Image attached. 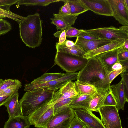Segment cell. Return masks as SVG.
Segmentation results:
<instances>
[{
    "mask_svg": "<svg viewBox=\"0 0 128 128\" xmlns=\"http://www.w3.org/2000/svg\"><path fill=\"white\" fill-rule=\"evenodd\" d=\"M43 22L40 14L36 12L24 17L19 23L20 36L27 46L34 49L41 45Z\"/></svg>",
    "mask_w": 128,
    "mask_h": 128,
    "instance_id": "obj_1",
    "label": "cell"
},
{
    "mask_svg": "<svg viewBox=\"0 0 128 128\" xmlns=\"http://www.w3.org/2000/svg\"><path fill=\"white\" fill-rule=\"evenodd\" d=\"M55 92L46 89L26 92L19 102L22 115L27 116L41 106L49 103Z\"/></svg>",
    "mask_w": 128,
    "mask_h": 128,
    "instance_id": "obj_2",
    "label": "cell"
},
{
    "mask_svg": "<svg viewBox=\"0 0 128 128\" xmlns=\"http://www.w3.org/2000/svg\"><path fill=\"white\" fill-rule=\"evenodd\" d=\"M88 59L86 66L78 72L77 80L93 84L102 80L109 72L98 58Z\"/></svg>",
    "mask_w": 128,
    "mask_h": 128,
    "instance_id": "obj_3",
    "label": "cell"
},
{
    "mask_svg": "<svg viewBox=\"0 0 128 128\" xmlns=\"http://www.w3.org/2000/svg\"><path fill=\"white\" fill-rule=\"evenodd\" d=\"M88 59L70 54L56 52L54 66L57 65L67 73L80 71L86 66Z\"/></svg>",
    "mask_w": 128,
    "mask_h": 128,
    "instance_id": "obj_4",
    "label": "cell"
},
{
    "mask_svg": "<svg viewBox=\"0 0 128 128\" xmlns=\"http://www.w3.org/2000/svg\"><path fill=\"white\" fill-rule=\"evenodd\" d=\"M54 115L53 104L48 103L41 106L27 117L30 126L45 128Z\"/></svg>",
    "mask_w": 128,
    "mask_h": 128,
    "instance_id": "obj_5",
    "label": "cell"
},
{
    "mask_svg": "<svg viewBox=\"0 0 128 128\" xmlns=\"http://www.w3.org/2000/svg\"><path fill=\"white\" fill-rule=\"evenodd\" d=\"M78 72L70 73H66L62 78L44 84L32 85L30 83L24 86V91H30L38 89H46L53 90L55 92L63 87L68 82L77 79Z\"/></svg>",
    "mask_w": 128,
    "mask_h": 128,
    "instance_id": "obj_6",
    "label": "cell"
},
{
    "mask_svg": "<svg viewBox=\"0 0 128 128\" xmlns=\"http://www.w3.org/2000/svg\"><path fill=\"white\" fill-rule=\"evenodd\" d=\"M105 128H122L118 110L115 106H103L98 111Z\"/></svg>",
    "mask_w": 128,
    "mask_h": 128,
    "instance_id": "obj_7",
    "label": "cell"
},
{
    "mask_svg": "<svg viewBox=\"0 0 128 128\" xmlns=\"http://www.w3.org/2000/svg\"><path fill=\"white\" fill-rule=\"evenodd\" d=\"M100 39L114 40L119 38L128 39V33L113 26L85 30Z\"/></svg>",
    "mask_w": 128,
    "mask_h": 128,
    "instance_id": "obj_8",
    "label": "cell"
},
{
    "mask_svg": "<svg viewBox=\"0 0 128 128\" xmlns=\"http://www.w3.org/2000/svg\"><path fill=\"white\" fill-rule=\"evenodd\" d=\"M75 117L74 110L67 107L54 114L45 128H68Z\"/></svg>",
    "mask_w": 128,
    "mask_h": 128,
    "instance_id": "obj_9",
    "label": "cell"
},
{
    "mask_svg": "<svg viewBox=\"0 0 128 128\" xmlns=\"http://www.w3.org/2000/svg\"><path fill=\"white\" fill-rule=\"evenodd\" d=\"M88 10L99 15L112 16L113 13L108 0H80Z\"/></svg>",
    "mask_w": 128,
    "mask_h": 128,
    "instance_id": "obj_10",
    "label": "cell"
},
{
    "mask_svg": "<svg viewBox=\"0 0 128 128\" xmlns=\"http://www.w3.org/2000/svg\"><path fill=\"white\" fill-rule=\"evenodd\" d=\"M112 10V16L123 26H128V9L124 0H108Z\"/></svg>",
    "mask_w": 128,
    "mask_h": 128,
    "instance_id": "obj_11",
    "label": "cell"
},
{
    "mask_svg": "<svg viewBox=\"0 0 128 128\" xmlns=\"http://www.w3.org/2000/svg\"><path fill=\"white\" fill-rule=\"evenodd\" d=\"M75 116L93 128H105L101 120L88 109L74 110Z\"/></svg>",
    "mask_w": 128,
    "mask_h": 128,
    "instance_id": "obj_12",
    "label": "cell"
},
{
    "mask_svg": "<svg viewBox=\"0 0 128 128\" xmlns=\"http://www.w3.org/2000/svg\"><path fill=\"white\" fill-rule=\"evenodd\" d=\"M80 95L76 90L75 82L70 81L59 90L54 93L51 100L48 103L53 105L64 99Z\"/></svg>",
    "mask_w": 128,
    "mask_h": 128,
    "instance_id": "obj_13",
    "label": "cell"
},
{
    "mask_svg": "<svg viewBox=\"0 0 128 128\" xmlns=\"http://www.w3.org/2000/svg\"><path fill=\"white\" fill-rule=\"evenodd\" d=\"M126 40L122 38L118 39L96 49L86 53L83 57L87 59L96 58L105 52L119 48L124 44Z\"/></svg>",
    "mask_w": 128,
    "mask_h": 128,
    "instance_id": "obj_14",
    "label": "cell"
},
{
    "mask_svg": "<svg viewBox=\"0 0 128 128\" xmlns=\"http://www.w3.org/2000/svg\"><path fill=\"white\" fill-rule=\"evenodd\" d=\"M110 90L116 102L118 110H124L125 104L128 102L125 96L122 79L118 84L110 86Z\"/></svg>",
    "mask_w": 128,
    "mask_h": 128,
    "instance_id": "obj_15",
    "label": "cell"
},
{
    "mask_svg": "<svg viewBox=\"0 0 128 128\" xmlns=\"http://www.w3.org/2000/svg\"><path fill=\"white\" fill-rule=\"evenodd\" d=\"M114 41L104 39L85 40L77 37L74 43L86 53L96 49Z\"/></svg>",
    "mask_w": 128,
    "mask_h": 128,
    "instance_id": "obj_16",
    "label": "cell"
},
{
    "mask_svg": "<svg viewBox=\"0 0 128 128\" xmlns=\"http://www.w3.org/2000/svg\"><path fill=\"white\" fill-rule=\"evenodd\" d=\"M54 17L50 18L52 24L56 26L57 30H62L72 26L75 24L77 16L72 15H61L54 14Z\"/></svg>",
    "mask_w": 128,
    "mask_h": 128,
    "instance_id": "obj_17",
    "label": "cell"
},
{
    "mask_svg": "<svg viewBox=\"0 0 128 128\" xmlns=\"http://www.w3.org/2000/svg\"><path fill=\"white\" fill-rule=\"evenodd\" d=\"M18 91L16 92L4 104L7 108L9 118L22 115L20 106L18 101Z\"/></svg>",
    "mask_w": 128,
    "mask_h": 128,
    "instance_id": "obj_18",
    "label": "cell"
},
{
    "mask_svg": "<svg viewBox=\"0 0 128 128\" xmlns=\"http://www.w3.org/2000/svg\"><path fill=\"white\" fill-rule=\"evenodd\" d=\"M110 90L97 88L96 91L92 95L88 110L92 112H98L100 108L103 106L104 99Z\"/></svg>",
    "mask_w": 128,
    "mask_h": 128,
    "instance_id": "obj_19",
    "label": "cell"
},
{
    "mask_svg": "<svg viewBox=\"0 0 128 128\" xmlns=\"http://www.w3.org/2000/svg\"><path fill=\"white\" fill-rule=\"evenodd\" d=\"M118 49L112 50L103 53L96 58H98L109 73L112 71V68L118 62Z\"/></svg>",
    "mask_w": 128,
    "mask_h": 128,
    "instance_id": "obj_20",
    "label": "cell"
},
{
    "mask_svg": "<svg viewBox=\"0 0 128 128\" xmlns=\"http://www.w3.org/2000/svg\"><path fill=\"white\" fill-rule=\"evenodd\" d=\"M125 72L127 73L126 69L124 68L118 70L112 71L109 72L102 80L95 83L93 85L97 88L110 90V84L112 81L119 75Z\"/></svg>",
    "mask_w": 128,
    "mask_h": 128,
    "instance_id": "obj_21",
    "label": "cell"
},
{
    "mask_svg": "<svg viewBox=\"0 0 128 128\" xmlns=\"http://www.w3.org/2000/svg\"><path fill=\"white\" fill-rule=\"evenodd\" d=\"M94 94L89 95H80L74 97L68 106L74 110H88L90 102Z\"/></svg>",
    "mask_w": 128,
    "mask_h": 128,
    "instance_id": "obj_22",
    "label": "cell"
},
{
    "mask_svg": "<svg viewBox=\"0 0 128 128\" xmlns=\"http://www.w3.org/2000/svg\"><path fill=\"white\" fill-rule=\"evenodd\" d=\"M30 126L27 116L20 115L9 118L4 128H29Z\"/></svg>",
    "mask_w": 128,
    "mask_h": 128,
    "instance_id": "obj_23",
    "label": "cell"
},
{
    "mask_svg": "<svg viewBox=\"0 0 128 128\" xmlns=\"http://www.w3.org/2000/svg\"><path fill=\"white\" fill-rule=\"evenodd\" d=\"M74 82L76 90L80 95H92L97 90V88L93 84L78 80Z\"/></svg>",
    "mask_w": 128,
    "mask_h": 128,
    "instance_id": "obj_24",
    "label": "cell"
},
{
    "mask_svg": "<svg viewBox=\"0 0 128 128\" xmlns=\"http://www.w3.org/2000/svg\"><path fill=\"white\" fill-rule=\"evenodd\" d=\"M56 48L57 52H66L81 57H83L86 53L80 47L76 44L72 47H68L64 45H59L58 42H56Z\"/></svg>",
    "mask_w": 128,
    "mask_h": 128,
    "instance_id": "obj_25",
    "label": "cell"
},
{
    "mask_svg": "<svg viewBox=\"0 0 128 128\" xmlns=\"http://www.w3.org/2000/svg\"><path fill=\"white\" fill-rule=\"evenodd\" d=\"M65 74L57 73H44L30 84L32 85L44 84L60 78L64 76Z\"/></svg>",
    "mask_w": 128,
    "mask_h": 128,
    "instance_id": "obj_26",
    "label": "cell"
},
{
    "mask_svg": "<svg viewBox=\"0 0 128 128\" xmlns=\"http://www.w3.org/2000/svg\"><path fill=\"white\" fill-rule=\"evenodd\" d=\"M70 8L71 14L76 16L88 10L80 0H67Z\"/></svg>",
    "mask_w": 128,
    "mask_h": 128,
    "instance_id": "obj_27",
    "label": "cell"
},
{
    "mask_svg": "<svg viewBox=\"0 0 128 128\" xmlns=\"http://www.w3.org/2000/svg\"><path fill=\"white\" fill-rule=\"evenodd\" d=\"M62 0H19L16 4L19 5L26 6H46L50 4L58 2Z\"/></svg>",
    "mask_w": 128,
    "mask_h": 128,
    "instance_id": "obj_28",
    "label": "cell"
},
{
    "mask_svg": "<svg viewBox=\"0 0 128 128\" xmlns=\"http://www.w3.org/2000/svg\"><path fill=\"white\" fill-rule=\"evenodd\" d=\"M24 17L0 8V18H7L16 21L19 24Z\"/></svg>",
    "mask_w": 128,
    "mask_h": 128,
    "instance_id": "obj_29",
    "label": "cell"
},
{
    "mask_svg": "<svg viewBox=\"0 0 128 128\" xmlns=\"http://www.w3.org/2000/svg\"><path fill=\"white\" fill-rule=\"evenodd\" d=\"M73 98L62 100L53 105L54 115L66 108L73 99Z\"/></svg>",
    "mask_w": 128,
    "mask_h": 128,
    "instance_id": "obj_30",
    "label": "cell"
},
{
    "mask_svg": "<svg viewBox=\"0 0 128 128\" xmlns=\"http://www.w3.org/2000/svg\"><path fill=\"white\" fill-rule=\"evenodd\" d=\"M22 84L19 80L14 85L6 88L0 94V96H10L18 91L22 87Z\"/></svg>",
    "mask_w": 128,
    "mask_h": 128,
    "instance_id": "obj_31",
    "label": "cell"
},
{
    "mask_svg": "<svg viewBox=\"0 0 128 128\" xmlns=\"http://www.w3.org/2000/svg\"><path fill=\"white\" fill-rule=\"evenodd\" d=\"M12 29V26L9 22L3 18H0V36L6 34Z\"/></svg>",
    "mask_w": 128,
    "mask_h": 128,
    "instance_id": "obj_32",
    "label": "cell"
},
{
    "mask_svg": "<svg viewBox=\"0 0 128 128\" xmlns=\"http://www.w3.org/2000/svg\"><path fill=\"white\" fill-rule=\"evenodd\" d=\"M65 32L66 37L71 38L73 37H78L81 33L82 29L78 30L72 26L66 28L63 30Z\"/></svg>",
    "mask_w": 128,
    "mask_h": 128,
    "instance_id": "obj_33",
    "label": "cell"
},
{
    "mask_svg": "<svg viewBox=\"0 0 128 128\" xmlns=\"http://www.w3.org/2000/svg\"><path fill=\"white\" fill-rule=\"evenodd\" d=\"M117 106L116 101L111 92L110 90L106 96L104 101L103 106Z\"/></svg>",
    "mask_w": 128,
    "mask_h": 128,
    "instance_id": "obj_34",
    "label": "cell"
},
{
    "mask_svg": "<svg viewBox=\"0 0 128 128\" xmlns=\"http://www.w3.org/2000/svg\"><path fill=\"white\" fill-rule=\"evenodd\" d=\"M18 0H0V8L8 11H10V7L16 4Z\"/></svg>",
    "mask_w": 128,
    "mask_h": 128,
    "instance_id": "obj_35",
    "label": "cell"
},
{
    "mask_svg": "<svg viewBox=\"0 0 128 128\" xmlns=\"http://www.w3.org/2000/svg\"><path fill=\"white\" fill-rule=\"evenodd\" d=\"M62 2H64V5L61 8L58 14L63 16L71 15L70 6L67 0H62Z\"/></svg>",
    "mask_w": 128,
    "mask_h": 128,
    "instance_id": "obj_36",
    "label": "cell"
},
{
    "mask_svg": "<svg viewBox=\"0 0 128 128\" xmlns=\"http://www.w3.org/2000/svg\"><path fill=\"white\" fill-rule=\"evenodd\" d=\"M86 124L78 118L75 116L68 128H86Z\"/></svg>",
    "mask_w": 128,
    "mask_h": 128,
    "instance_id": "obj_37",
    "label": "cell"
},
{
    "mask_svg": "<svg viewBox=\"0 0 128 128\" xmlns=\"http://www.w3.org/2000/svg\"><path fill=\"white\" fill-rule=\"evenodd\" d=\"M18 80L17 79H11L4 80L0 86V94L6 88L15 84Z\"/></svg>",
    "mask_w": 128,
    "mask_h": 128,
    "instance_id": "obj_38",
    "label": "cell"
},
{
    "mask_svg": "<svg viewBox=\"0 0 128 128\" xmlns=\"http://www.w3.org/2000/svg\"><path fill=\"white\" fill-rule=\"evenodd\" d=\"M77 37L80 39L85 40L100 39L93 35L86 32L85 30L82 29V32Z\"/></svg>",
    "mask_w": 128,
    "mask_h": 128,
    "instance_id": "obj_39",
    "label": "cell"
},
{
    "mask_svg": "<svg viewBox=\"0 0 128 128\" xmlns=\"http://www.w3.org/2000/svg\"><path fill=\"white\" fill-rule=\"evenodd\" d=\"M122 78L123 81L124 87L125 96L127 101L128 102V74L127 73L121 74Z\"/></svg>",
    "mask_w": 128,
    "mask_h": 128,
    "instance_id": "obj_40",
    "label": "cell"
},
{
    "mask_svg": "<svg viewBox=\"0 0 128 128\" xmlns=\"http://www.w3.org/2000/svg\"><path fill=\"white\" fill-rule=\"evenodd\" d=\"M56 38H59L58 44L61 45L64 43L66 40V36L64 30H60L58 31L54 34Z\"/></svg>",
    "mask_w": 128,
    "mask_h": 128,
    "instance_id": "obj_41",
    "label": "cell"
},
{
    "mask_svg": "<svg viewBox=\"0 0 128 128\" xmlns=\"http://www.w3.org/2000/svg\"><path fill=\"white\" fill-rule=\"evenodd\" d=\"M118 62L128 60V51L118 53Z\"/></svg>",
    "mask_w": 128,
    "mask_h": 128,
    "instance_id": "obj_42",
    "label": "cell"
},
{
    "mask_svg": "<svg viewBox=\"0 0 128 128\" xmlns=\"http://www.w3.org/2000/svg\"><path fill=\"white\" fill-rule=\"evenodd\" d=\"M126 51H128V39L126 40L124 44L118 49V53Z\"/></svg>",
    "mask_w": 128,
    "mask_h": 128,
    "instance_id": "obj_43",
    "label": "cell"
},
{
    "mask_svg": "<svg viewBox=\"0 0 128 128\" xmlns=\"http://www.w3.org/2000/svg\"><path fill=\"white\" fill-rule=\"evenodd\" d=\"M123 68L120 62H117L114 64L112 68V71H117Z\"/></svg>",
    "mask_w": 128,
    "mask_h": 128,
    "instance_id": "obj_44",
    "label": "cell"
},
{
    "mask_svg": "<svg viewBox=\"0 0 128 128\" xmlns=\"http://www.w3.org/2000/svg\"><path fill=\"white\" fill-rule=\"evenodd\" d=\"M12 95L10 96H0V107L4 106L5 103L10 98Z\"/></svg>",
    "mask_w": 128,
    "mask_h": 128,
    "instance_id": "obj_45",
    "label": "cell"
},
{
    "mask_svg": "<svg viewBox=\"0 0 128 128\" xmlns=\"http://www.w3.org/2000/svg\"><path fill=\"white\" fill-rule=\"evenodd\" d=\"M75 44L74 43L73 41L66 39L62 45H65L67 47H70L73 46Z\"/></svg>",
    "mask_w": 128,
    "mask_h": 128,
    "instance_id": "obj_46",
    "label": "cell"
},
{
    "mask_svg": "<svg viewBox=\"0 0 128 128\" xmlns=\"http://www.w3.org/2000/svg\"><path fill=\"white\" fill-rule=\"evenodd\" d=\"M120 62L122 65L123 67L125 68L127 73L128 71V60Z\"/></svg>",
    "mask_w": 128,
    "mask_h": 128,
    "instance_id": "obj_47",
    "label": "cell"
},
{
    "mask_svg": "<svg viewBox=\"0 0 128 128\" xmlns=\"http://www.w3.org/2000/svg\"><path fill=\"white\" fill-rule=\"evenodd\" d=\"M119 28L128 33V26H123L120 27Z\"/></svg>",
    "mask_w": 128,
    "mask_h": 128,
    "instance_id": "obj_48",
    "label": "cell"
},
{
    "mask_svg": "<svg viewBox=\"0 0 128 128\" xmlns=\"http://www.w3.org/2000/svg\"><path fill=\"white\" fill-rule=\"evenodd\" d=\"M124 4L126 7L128 9V0H124Z\"/></svg>",
    "mask_w": 128,
    "mask_h": 128,
    "instance_id": "obj_49",
    "label": "cell"
},
{
    "mask_svg": "<svg viewBox=\"0 0 128 128\" xmlns=\"http://www.w3.org/2000/svg\"><path fill=\"white\" fill-rule=\"evenodd\" d=\"M4 80L2 79H0V86L4 82Z\"/></svg>",
    "mask_w": 128,
    "mask_h": 128,
    "instance_id": "obj_50",
    "label": "cell"
},
{
    "mask_svg": "<svg viewBox=\"0 0 128 128\" xmlns=\"http://www.w3.org/2000/svg\"><path fill=\"white\" fill-rule=\"evenodd\" d=\"M86 126L88 128H93L88 125H86Z\"/></svg>",
    "mask_w": 128,
    "mask_h": 128,
    "instance_id": "obj_51",
    "label": "cell"
},
{
    "mask_svg": "<svg viewBox=\"0 0 128 128\" xmlns=\"http://www.w3.org/2000/svg\"><path fill=\"white\" fill-rule=\"evenodd\" d=\"M86 128H88L87 127Z\"/></svg>",
    "mask_w": 128,
    "mask_h": 128,
    "instance_id": "obj_52",
    "label": "cell"
}]
</instances>
